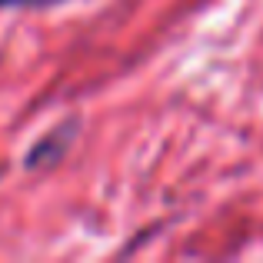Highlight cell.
<instances>
[{"label": "cell", "mask_w": 263, "mask_h": 263, "mask_svg": "<svg viewBox=\"0 0 263 263\" xmlns=\"http://www.w3.org/2000/svg\"><path fill=\"white\" fill-rule=\"evenodd\" d=\"M67 0H0V10H47Z\"/></svg>", "instance_id": "obj_2"}, {"label": "cell", "mask_w": 263, "mask_h": 263, "mask_svg": "<svg viewBox=\"0 0 263 263\" xmlns=\"http://www.w3.org/2000/svg\"><path fill=\"white\" fill-rule=\"evenodd\" d=\"M77 127H80L77 117H67L60 127L47 130V134L40 137L30 150H27L24 167L27 170H47V167H53V163H60V160H64V154L73 147V140H77Z\"/></svg>", "instance_id": "obj_1"}]
</instances>
